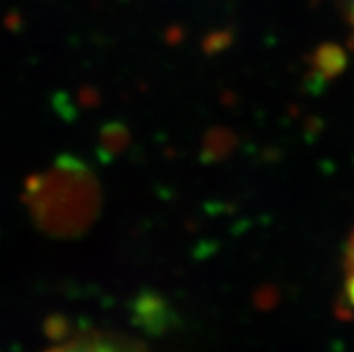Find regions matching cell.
<instances>
[{
  "label": "cell",
  "instance_id": "obj_1",
  "mask_svg": "<svg viewBox=\"0 0 354 352\" xmlns=\"http://www.w3.org/2000/svg\"><path fill=\"white\" fill-rule=\"evenodd\" d=\"M45 352H144L139 345L126 340H115L110 336H83L71 340Z\"/></svg>",
  "mask_w": 354,
  "mask_h": 352
},
{
  "label": "cell",
  "instance_id": "obj_2",
  "mask_svg": "<svg viewBox=\"0 0 354 352\" xmlns=\"http://www.w3.org/2000/svg\"><path fill=\"white\" fill-rule=\"evenodd\" d=\"M347 9H349V18L354 27V0H347Z\"/></svg>",
  "mask_w": 354,
  "mask_h": 352
}]
</instances>
